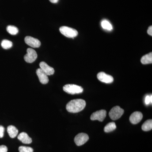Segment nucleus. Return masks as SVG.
Segmentation results:
<instances>
[{
	"mask_svg": "<svg viewBox=\"0 0 152 152\" xmlns=\"http://www.w3.org/2000/svg\"><path fill=\"white\" fill-rule=\"evenodd\" d=\"M50 1V2L52 3H54V4H55V3H57L58 2L59 0H49Z\"/></svg>",
	"mask_w": 152,
	"mask_h": 152,
	"instance_id": "a878e982",
	"label": "nucleus"
},
{
	"mask_svg": "<svg viewBox=\"0 0 152 152\" xmlns=\"http://www.w3.org/2000/svg\"><path fill=\"white\" fill-rule=\"evenodd\" d=\"M18 138L23 143L29 144L32 142V139L29 137L26 133L22 132L18 136Z\"/></svg>",
	"mask_w": 152,
	"mask_h": 152,
	"instance_id": "ddd939ff",
	"label": "nucleus"
},
{
	"mask_svg": "<svg viewBox=\"0 0 152 152\" xmlns=\"http://www.w3.org/2000/svg\"><path fill=\"white\" fill-rule=\"evenodd\" d=\"M98 80L100 81L105 83H111L114 81V78L112 76L107 75L103 72H101L97 75Z\"/></svg>",
	"mask_w": 152,
	"mask_h": 152,
	"instance_id": "6e6552de",
	"label": "nucleus"
},
{
	"mask_svg": "<svg viewBox=\"0 0 152 152\" xmlns=\"http://www.w3.org/2000/svg\"><path fill=\"white\" fill-rule=\"evenodd\" d=\"M36 73L41 83L42 84H46L48 83L49 78L48 76L42 71L40 68L37 70Z\"/></svg>",
	"mask_w": 152,
	"mask_h": 152,
	"instance_id": "f8f14e48",
	"label": "nucleus"
},
{
	"mask_svg": "<svg viewBox=\"0 0 152 152\" xmlns=\"http://www.w3.org/2000/svg\"><path fill=\"white\" fill-rule=\"evenodd\" d=\"M102 26L104 29L108 30V31H111L113 30V26L107 20H104L102 22Z\"/></svg>",
	"mask_w": 152,
	"mask_h": 152,
	"instance_id": "6ab92c4d",
	"label": "nucleus"
},
{
	"mask_svg": "<svg viewBox=\"0 0 152 152\" xmlns=\"http://www.w3.org/2000/svg\"><path fill=\"white\" fill-rule=\"evenodd\" d=\"M152 96H149L148 95L146 96L145 99V103L146 105H148L150 103H152Z\"/></svg>",
	"mask_w": 152,
	"mask_h": 152,
	"instance_id": "4be33fe9",
	"label": "nucleus"
},
{
	"mask_svg": "<svg viewBox=\"0 0 152 152\" xmlns=\"http://www.w3.org/2000/svg\"><path fill=\"white\" fill-rule=\"evenodd\" d=\"M12 42L8 40H3L1 42V46L4 49H9L12 46Z\"/></svg>",
	"mask_w": 152,
	"mask_h": 152,
	"instance_id": "aec40b11",
	"label": "nucleus"
},
{
	"mask_svg": "<svg viewBox=\"0 0 152 152\" xmlns=\"http://www.w3.org/2000/svg\"><path fill=\"white\" fill-rule=\"evenodd\" d=\"M89 140V137L85 133H80L75 137V142L77 145L80 146L86 143Z\"/></svg>",
	"mask_w": 152,
	"mask_h": 152,
	"instance_id": "423d86ee",
	"label": "nucleus"
},
{
	"mask_svg": "<svg viewBox=\"0 0 152 152\" xmlns=\"http://www.w3.org/2000/svg\"><path fill=\"white\" fill-rule=\"evenodd\" d=\"M7 132L10 137L12 138H14L18 134V130L15 127L11 125L7 127Z\"/></svg>",
	"mask_w": 152,
	"mask_h": 152,
	"instance_id": "4468645a",
	"label": "nucleus"
},
{
	"mask_svg": "<svg viewBox=\"0 0 152 152\" xmlns=\"http://www.w3.org/2000/svg\"><path fill=\"white\" fill-rule=\"evenodd\" d=\"M8 148L7 147L4 145L0 146V152H7Z\"/></svg>",
	"mask_w": 152,
	"mask_h": 152,
	"instance_id": "5701e85b",
	"label": "nucleus"
},
{
	"mask_svg": "<svg viewBox=\"0 0 152 152\" xmlns=\"http://www.w3.org/2000/svg\"><path fill=\"white\" fill-rule=\"evenodd\" d=\"M124 113V110L119 106L114 107L109 113V116L112 120L115 121L120 118Z\"/></svg>",
	"mask_w": 152,
	"mask_h": 152,
	"instance_id": "20e7f679",
	"label": "nucleus"
},
{
	"mask_svg": "<svg viewBox=\"0 0 152 152\" xmlns=\"http://www.w3.org/2000/svg\"><path fill=\"white\" fill-rule=\"evenodd\" d=\"M63 90L65 92L70 94H81L83 91L82 87L74 84H67L63 87Z\"/></svg>",
	"mask_w": 152,
	"mask_h": 152,
	"instance_id": "f03ea898",
	"label": "nucleus"
},
{
	"mask_svg": "<svg viewBox=\"0 0 152 152\" xmlns=\"http://www.w3.org/2000/svg\"><path fill=\"white\" fill-rule=\"evenodd\" d=\"M142 130L145 132H148L151 131L152 129V120H148L146 121L143 124L142 126Z\"/></svg>",
	"mask_w": 152,
	"mask_h": 152,
	"instance_id": "dca6fc26",
	"label": "nucleus"
},
{
	"mask_svg": "<svg viewBox=\"0 0 152 152\" xmlns=\"http://www.w3.org/2000/svg\"><path fill=\"white\" fill-rule=\"evenodd\" d=\"M20 152H33L34 150L31 147L26 146H20L19 148Z\"/></svg>",
	"mask_w": 152,
	"mask_h": 152,
	"instance_id": "412c9836",
	"label": "nucleus"
},
{
	"mask_svg": "<svg viewBox=\"0 0 152 152\" xmlns=\"http://www.w3.org/2000/svg\"><path fill=\"white\" fill-rule=\"evenodd\" d=\"M107 115V112L105 110H101L94 112L92 114L91 119L92 121L98 120L99 121L102 122L105 118Z\"/></svg>",
	"mask_w": 152,
	"mask_h": 152,
	"instance_id": "0eeeda50",
	"label": "nucleus"
},
{
	"mask_svg": "<svg viewBox=\"0 0 152 152\" xmlns=\"http://www.w3.org/2000/svg\"><path fill=\"white\" fill-rule=\"evenodd\" d=\"M116 129V125L115 123L111 122L107 124L104 128V131L106 133L110 132L115 130Z\"/></svg>",
	"mask_w": 152,
	"mask_h": 152,
	"instance_id": "f3484780",
	"label": "nucleus"
},
{
	"mask_svg": "<svg viewBox=\"0 0 152 152\" xmlns=\"http://www.w3.org/2000/svg\"><path fill=\"white\" fill-rule=\"evenodd\" d=\"M148 33L149 35L152 36V26H151L149 27L148 30Z\"/></svg>",
	"mask_w": 152,
	"mask_h": 152,
	"instance_id": "393cba45",
	"label": "nucleus"
},
{
	"mask_svg": "<svg viewBox=\"0 0 152 152\" xmlns=\"http://www.w3.org/2000/svg\"><path fill=\"white\" fill-rule=\"evenodd\" d=\"M143 118L142 114L140 112L133 113L130 117V121L133 124H137L141 121Z\"/></svg>",
	"mask_w": 152,
	"mask_h": 152,
	"instance_id": "9d476101",
	"label": "nucleus"
},
{
	"mask_svg": "<svg viewBox=\"0 0 152 152\" xmlns=\"http://www.w3.org/2000/svg\"><path fill=\"white\" fill-rule=\"evenodd\" d=\"M60 32L66 37L74 38L78 35L77 31L75 29L67 26H62L60 28Z\"/></svg>",
	"mask_w": 152,
	"mask_h": 152,
	"instance_id": "7ed1b4c3",
	"label": "nucleus"
},
{
	"mask_svg": "<svg viewBox=\"0 0 152 152\" xmlns=\"http://www.w3.org/2000/svg\"><path fill=\"white\" fill-rule=\"evenodd\" d=\"M141 62L143 64H148L152 63V53L145 55L142 57Z\"/></svg>",
	"mask_w": 152,
	"mask_h": 152,
	"instance_id": "2eb2a0df",
	"label": "nucleus"
},
{
	"mask_svg": "<svg viewBox=\"0 0 152 152\" xmlns=\"http://www.w3.org/2000/svg\"><path fill=\"white\" fill-rule=\"evenodd\" d=\"M39 66L42 71L46 74L47 75H53L54 73V69L52 67L49 66L45 62H41L40 63Z\"/></svg>",
	"mask_w": 152,
	"mask_h": 152,
	"instance_id": "9b49d317",
	"label": "nucleus"
},
{
	"mask_svg": "<svg viewBox=\"0 0 152 152\" xmlns=\"http://www.w3.org/2000/svg\"><path fill=\"white\" fill-rule=\"evenodd\" d=\"M25 42L27 45L33 48H39L41 45V42L39 40L32 37L27 36L25 38Z\"/></svg>",
	"mask_w": 152,
	"mask_h": 152,
	"instance_id": "1a4fd4ad",
	"label": "nucleus"
},
{
	"mask_svg": "<svg viewBox=\"0 0 152 152\" xmlns=\"http://www.w3.org/2000/svg\"><path fill=\"white\" fill-rule=\"evenodd\" d=\"M86 102L82 99H77L70 101L66 106L67 110L69 113H77L85 108Z\"/></svg>",
	"mask_w": 152,
	"mask_h": 152,
	"instance_id": "f257e3e1",
	"label": "nucleus"
},
{
	"mask_svg": "<svg viewBox=\"0 0 152 152\" xmlns=\"http://www.w3.org/2000/svg\"><path fill=\"white\" fill-rule=\"evenodd\" d=\"M5 129L3 126H0V138H2L4 136Z\"/></svg>",
	"mask_w": 152,
	"mask_h": 152,
	"instance_id": "b1692460",
	"label": "nucleus"
},
{
	"mask_svg": "<svg viewBox=\"0 0 152 152\" xmlns=\"http://www.w3.org/2000/svg\"><path fill=\"white\" fill-rule=\"evenodd\" d=\"M7 30L9 34L12 35H16L19 31L18 29L16 27L13 26H8L7 27Z\"/></svg>",
	"mask_w": 152,
	"mask_h": 152,
	"instance_id": "a211bd4d",
	"label": "nucleus"
},
{
	"mask_svg": "<svg viewBox=\"0 0 152 152\" xmlns=\"http://www.w3.org/2000/svg\"><path fill=\"white\" fill-rule=\"evenodd\" d=\"M37 58V52L34 49L29 48L27 50V54L24 57L25 61L28 63H32Z\"/></svg>",
	"mask_w": 152,
	"mask_h": 152,
	"instance_id": "39448f33",
	"label": "nucleus"
}]
</instances>
